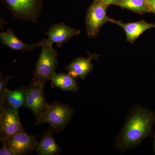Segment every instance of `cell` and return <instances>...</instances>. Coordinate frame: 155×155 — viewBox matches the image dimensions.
<instances>
[{
    "label": "cell",
    "instance_id": "6da1fadb",
    "mask_svg": "<svg viewBox=\"0 0 155 155\" xmlns=\"http://www.w3.org/2000/svg\"><path fill=\"white\" fill-rule=\"evenodd\" d=\"M155 114L144 107L137 105L127 116L123 129L118 136L116 147L124 151L133 148L152 133Z\"/></svg>",
    "mask_w": 155,
    "mask_h": 155
},
{
    "label": "cell",
    "instance_id": "7a4b0ae2",
    "mask_svg": "<svg viewBox=\"0 0 155 155\" xmlns=\"http://www.w3.org/2000/svg\"><path fill=\"white\" fill-rule=\"evenodd\" d=\"M42 42L41 52L31 82L45 84L56 73L58 66V52L54 49L53 45L47 39H43Z\"/></svg>",
    "mask_w": 155,
    "mask_h": 155
},
{
    "label": "cell",
    "instance_id": "3957f363",
    "mask_svg": "<svg viewBox=\"0 0 155 155\" xmlns=\"http://www.w3.org/2000/svg\"><path fill=\"white\" fill-rule=\"evenodd\" d=\"M43 0H1L16 19L35 22L41 15Z\"/></svg>",
    "mask_w": 155,
    "mask_h": 155
},
{
    "label": "cell",
    "instance_id": "277c9868",
    "mask_svg": "<svg viewBox=\"0 0 155 155\" xmlns=\"http://www.w3.org/2000/svg\"><path fill=\"white\" fill-rule=\"evenodd\" d=\"M74 110L68 105L56 101L50 105L45 112L40 124L48 123L57 133H61L70 123Z\"/></svg>",
    "mask_w": 155,
    "mask_h": 155
},
{
    "label": "cell",
    "instance_id": "5b68a950",
    "mask_svg": "<svg viewBox=\"0 0 155 155\" xmlns=\"http://www.w3.org/2000/svg\"><path fill=\"white\" fill-rule=\"evenodd\" d=\"M108 7L102 0H94L89 7L85 22L87 34L89 37L95 38L103 25L110 22L111 18L107 15Z\"/></svg>",
    "mask_w": 155,
    "mask_h": 155
},
{
    "label": "cell",
    "instance_id": "8992f818",
    "mask_svg": "<svg viewBox=\"0 0 155 155\" xmlns=\"http://www.w3.org/2000/svg\"><path fill=\"white\" fill-rule=\"evenodd\" d=\"M45 84L32 83L27 87L24 107L32 111L36 119L35 124L39 125L41 120L50 105L45 97Z\"/></svg>",
    "mask_w": 155,
    "mask_h": 155
},
{
    "label": "cell",
    "instance_id": "52a82bcc",
    "mask_svg": "<svg viewBox=\"0 0 155 155\" xmlns=\"http://www.w3.org/2000/svg\"><path fill=\"white\" fill-rule=\"evenodd\" d=\"M19 110L0 106V139L1 142L15 134L24 131L19 119Z\"/></svg>",
    "mask_w": 155,
    "mask_h": 155
},
{
    "label": "cell",
    "instance_id": "ba28073f",
    "mask_svg": "<svg viewBox=\"0 0 155 155\" xmlns=\"http://www.w3.org/2000/svg\"><path fill=\"white\" fill-rule=\"evenodd\" d=\"M2 143L13 155L30 153L35 149L38 143L36 135L28 134L25 130L15 134Z\"/></svg>",
    "mask_w": 155,
    "mask_h": 155
},
{
    "label": "cell",
    "instance_id": "9c48e42d",
    "mask_svg": "<svg viewBox=\"0 0 155 155\" xmlns=\"http://www.w3.org/2000/svg\"><path fill=\"white\" fill-rule=\"evenodd\" d=\"M80 33L78 29L69 27L64 22H61L51 25L45 34L47 35V39L51 43L56 44L58 47H61L73 37L79 35Z\"/></svg>",
    "mask_w": 155,
    "mask_h": 155
},
{
    "label": "cell",
    "instance_id": "30bf717a",
    "mask_svg": "<svg viewBox=\"0 0 155 155\" xmlns=\"http://www.w3.org/2000/svg\"><path fill=\"white\" fill-rule=\"evenodd\" d=\"M89 57L84 58L78 57L75 58L69 65L66 67L68 74L72 77L77 78L79 77L82 80L85 79L89 73L92 71L93 64L91 63L93 60H98L99 55L96 53H88Z\"/></svg>",
    "mask_w": 155,
    "mask_h": 155
},
{
    "label": "cell",
    "instance_id": "8fae6325",
    "mask_svg": "<svg viewBox=\"0 0 155 155\" xmlns=\"http://www.w3.org/2000/svg\"><path fill=\"white\" fill-rule=\"evenodd\" d=\"M110 22L119 25L124 29L126 34V41L131 44H133L134 42L146 31L155 27L154 24L148 23L144 20L124 23L120 20L111 18Z\"/></svg>",
    "mask_w": 155,
    "mask_h": 155
},
{
    "label": "cell",
    "instance_id": "7c38bea8",
    "mask_svg": "<svg viewBox=\"0 0 155 155\" xmlns=\"http://www.w3.org/2000/svg\"><path fill=\"white\" fill-rule=\"evenodd\" d=\"M1 43L15 51H21L23 52L31 51L35 48L41 47L42 42L39 41L35 43L27 44L21 41L14 34L11 28H8L5 32L0 34Z\"/></svg>",
    "mask_w": 155,
    "mask_h": 155
},
{
    "label": "cell",
    "instance_id": "4fadbf2b",
    "mask_svg": "<svg viewBox=\"0 0 155 155\" xmlns=\"http://www.w3.org/2000/svg\"><path fill=\"white\" fill-rule=\"evenodd\" d=\"M54 131L52 127L43 133L35 151L40 155H57L61 153V147L56 143L54 137Z\"/></svg>",
    "mask_w": 155,
    "mask_h": 155
},
{
    "label": "cell",
    "instance_id": "5bb4252c",
    "mask_svg": "<svg viewBox=\"0 0 155 155\" xmlns=\"http://www.w3.org/2000/svg\"><path fill=\"white\" fill-rule=\"evenodd\" d=\"M27 87L22 86L14 90L7 89L2 96L0 97V106H5L19 110L24 107Z\"/></svg>",
    "mask_w": 155,
    "mask_h": 155
},
{
    "label": "cell",
    "instance_id": "9a60e30c",
    "mask_svg": "<svg viewBox=\"0 0 155 155\" xmlns=\"http://www.w3.org/2000/svg\"><path fill=\"white\" fill-rule=\"evenodd\" d=\"M53 88H58L64 91L78 92L76 78L66 73H54L50 78Z\"/></svg>",
    "mask_w": 155,
    "mask_h": 155
},
{
    "label": "cell",
    "instance_id": "2e32d148",
    "mask_svg": "<svg viewBox=\"0 0 155 155\" xmlns=\"http://www.w3.org/2000/svg\"><path fill=\"white\" fill-rule=\"evenodd\" d=\"M117 5L137 14L150 12L147 0H120Z\"/></svg>",
    "mask_w": 155,
    "mask_h": 155
},
{
    "label": "cell",
    "instance_id": "e0dca14e",
    "mask_svg": "<svg viewBox=\"0 0 155 155\" xmlns=\"http://www.w3.org/2000/svg\"><path fill=\"white\" fill-rule=\"evenodd\" d=\"M12 78V76L7 75L5 79L0 81V97L2 96L5 92L7 90V86L9 81Z\"/></svg>",
    "mask_w": 155,
    "mask_h": 155
},
{
    "label": "cell",
    "instance_id": "ac0fdd59",
    "mask_svg": "<svg viewBox=\"0 0 155 155\" xmlns=\"http://www.w3.org/2000/svg\"><path fill=\"white\" fill-rule=\"evenodd\" d=\"M0 155H13V153L5 146L2 145V147L0 150Z\"/></svg>",
    "mask_w": 155,
    "mask_h": 155
},
{
    "label": "cell",
    "instance_id": "d6986e66",
    "mask_svg": "<svg viewBox=\"0 0 155 155\" xmlns=\"http://www.w3.org/2000/svg\"><path fill=\"white\" fill-rule=\"evenodd\" d=\"M150 12L155 14V0H147Z\"/></svg>",
    "mask_w": 155,
    "mask_h": 155
},
{
    "label": "cell",
    "instance_id": "ffe728a7",
    "mask_svg": "<svg viewBox=\"0 0 155 155\" xmlns=\"http://www.w3.org/2000/svg\"><path fill=\"white\" fill-rule=\"evenodd\" d=\"M103 2L109 7L110 5H117V4L120 2V0H102Z\"/></svg>",
    "mask_w": 155,
    "mask_h": 155
},
{
    "label": "cell",
    "instance_id": "44dd1931",
    "mask_svg": "<svg viewBox=\"0 0 155 155\" xmlns=\"http://www.w3.org/2000/svg\"><path fill=\"white\" fill-rule=\"evenodd\" d=\"M153 137H154V139H153V150H154V153H155V134H154Z\"/></svg>",
    "mask_w": 155,
    "mask_h": 155
}]
</instances>
